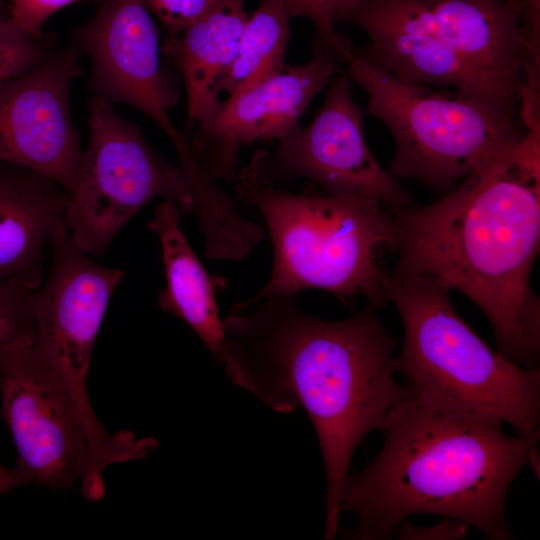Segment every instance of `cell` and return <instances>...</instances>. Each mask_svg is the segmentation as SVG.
Returning a JSON list of instances; mask_svg holds the SVG:
<instances>
[{
	"label": "cell",
	"mask_w": 540,
	"mask_h": 540,
	"mask_svg": "<svg viewBox=\"0 0 540 540\" xmlns=\"http://www.w3.org/2000/svg\"><path fill=\"white\" fill-rule=\"evenodd\" d=\"M369 303L337 321L302 311L293 297L233 306L223 320L221 363L229 379L268 408H304L324 460L325 539L339 531L338 498L355 450L383 431L404 395L396 379V341Z\"/></svg>",
	"instance_id": "obj_1"
},
{
	"label": "cell",
	"mask_w": 540,
	"mask_h": 540,
	"mask_svg": "<svg viewBox=\"0 0 540 540\" xmlns=\"http://www.w3.org/2000/svg\"><path fill=\"white\" fill-rule=\"evenodd\" d=\"M515 148L428 205L389 206L399 229L393 272L463 293L489 320L496 350L537 368L540 300L530 278L540 242L539 180L516 165Z\"/></svg>",
	"instance_id": "obj_2"
},
{
	"label": "cell",
	"mask_w": 540,
	"mask_h": 540,
	"mask_svg": "<svg viewBox=\"0 0 540 540\" xmlns=\"http://www.w3.org/2000/svg\"><path fill=\"white\" fill-rule=\"evenodd\" d=\"M403 386L380 451L342 483L339 511L357 518L342 538L390 540L403 519L433 514L462 521L485 539H513L507 493L540 432L508 435L498 419L429 402Z\"/></svg>",
	"instance_id": "obj_3"
},
{
	"label": "cell",
	"mask_w": 540,
	"mask_h": 540,
	"mask_svg": "<svg viewBox=\"0 0 540 540\" xmlns=\"http://www.w3.org/2000/svg\"><path fill=\"white\" fill-rule=\"evenodd\" d=\"M234 188L261 213L274 254L268 281L246 301L307 289L327 291L344 304L357 296L378 307L388 301L383 258L399 246L389 206L326 192L292 193L239 171Z\"/></svg>",
	"instance_id": "obj_4"
},
{
	"label": "cell",
	"mask_w": 540,
	"mask_h": 540,
	"mask_svg": "<svg viewBox=\"0 0 540 540\" xmlns=\"http://www.w3.org/2000/svg\"><path fill=\"white\" fill-rule=\"evenodd\" d=\"M450 292L425 276L390 274L387 299L404 327L395 358L403 384L429 402L498 419L517 435L540 432V367H521L489 347Z\"/></svg>",
	"instance_id": "obj_5"
},
{
	"label": "cell",
	"mask_w": 540,
	"mask_h": 540,
	"mask_svg": "<svg viewBox=\"0 0 540 540\" xmlns=\"http://www.w3.org/2000/svg\"><path fill=\"white\" fill-rule=\"evenodd\" d=\"M347 75L368 96L366 112L389 129V171L445 193L470 173L515 148L528 129L453 90L401 80L355 50Z\"/></svg>",
	"instance_id": "obj_6"
},
{
	"label": "cell",
	"mask_w": 540,
	"mask_h": 540,
	"mask_svg": "<svg viewBox=\"0 0 540 540\" xmlns=\"http://www.w3.org/2000/svg\"><path fill=\"white\" fill-rule=\"evenodd\" d=\"M51 260L34 289V349L53 367L69 392L87 438L88 473L100 477L114 464L133 460L139 440L131 431L109 432L91 405L87 378L94 345L110 299L125 277L122 269L93 261L72 240L63 216L49 234Z\"/></svg>",
	"instance_id": "obj_7"
},
{
	"label": "cell",
	"mask_w": 540,
	"mask_h": 540,
	"mask_svg": "<svg viewBox=\"0 0 540 540\" xmlns=\"http://www.w3.org/2000/svg\"><path fill=\"white\" fill-rule=\"evenodd\" d=\"M88 113L89 143L63 218L74 243L99 257L152 199L171 201L184 213L193 212L194 202L180 166L164 160L111 102L94 95Z\"/></svg>",
	"instance_id": "obj_8"
},
{
	"label": "cell",
	"mask_w": 540,
	"mask_h": 540,
	"mask_svg": "<svg viewBox=\"0 0 540 540\" xmlns=\"http://www.w3.org/2000/svg\"><path fill=\"white\" fill-rule=\"evenodd\" d=\"M366 109L359 106L347 74L337 73L312 122L297 126L272 151L258 150L239 172L277 187L306 178L324 192L409 206L413 197L369 149L363 132Z\"/></svg>",
	"instance_id": "obj_9"
},
{
	"label": "cell",
	"mask_w": 540,
	"mask_h": 540,
	"mask_svg": "<svg viewBox=\"0 0 540 540\" xmlns=\"http://www.w3.org/2000/svg\"><path fill=\"white\" fill-rule=\"evenodd\" d=\"M2 416L30 484L67 490L84 479L89 446L76 406L53 367L34 349L0 350Z\"/></svg>",
	"instance_id": "obj_10"
},
{
	"label": "cell",
	"mask_w": 540,
	"mask_h": 540,
	"mask_svg": "<svg viewBox=\"0 0 540 540\" xmlns=\"http://www.w3.org/2000/svg\"><path fill=\"white\" fill-rule=\"evenodd\" d=\"M480 74L520 114L539 88V11L516 0H385Z\"/></svg>",
	"instance_id": "obj_11"
},
{
	"label": "cell",
	"mask_w": 540,
	"mask_h": 540,
	"mask_svg": "<svg viewBox=\"0 0 540 540\" xmlns=\"http://www.w3.org/2000/svg\"><path fill=\"white\" fill-rule=\"evenodd\" d=\"M312 58L285 67L256 87L219 100L189 137L192 155L212 180L235 182L239 154L257 141L280 140L299 126L312 99L340 72L347 59L314 35Z\"/></svg>",
	"instance_id": "obj_12"
},
{
	"label": "cell",
	"mask_w": 540,
	"mask_h": 540,
	"mask_svg": "<svg viewBox=\"0 0 540 540\" xmlns=\"http://www.w3.org/2000/svg\"><path fill=\"white\" fill-rule=\"evenodd\" d=\"M81 52L77 44L52 51L27 72L0 83V161L49 177L70 197L83 154L70 107Z\"/></svg>",
	"instance_id": "obj_13"
},
{
	"label": "cell",
	"mask_w": 540,
	"mask_h": 540,
	"mask_svg": "<svg viewBox=\"0 0 540 540\" xmlns=\"http://www.w3.org/2000/svg\"><path fill=\"white\" fill-rule=\"evenodd\" d=\"M76 44L91 62L95 96L146 114L166 134L177 155L190 149L170 110L178 90L162 67L159 32L145 0H102L76 32Z\"/></svg>",
	"instance_id": "obj_14"
},
{
	"label": "cell",
	"mask_w": 540,
	"mask_h": 540,
	"mask_svg": "<svg viewBox=\"0 0 540 540\" xmlns=\"http://www.w3.org/2000/svg\"><path fill=\"white\" fill-rule=\"evenodd\" d=\"M341 21L369 37L365 57L403 81L453 90L520 119L503 97L469 64L385 0H358Z\"/></svg>",
	"instance_id": "obj_15"
},
{
	"label": "cell",
	"mask_w": 540,
	"mask_h": 540,
	"mask_svg": "<svg viewBox=\"0 0 540 540\" xmlns=\"http://www.w3.org/2000/svg\"><path fill=\"white\" fill-rule=\"evenodd\" d=\"M69 199L49 177L0 161V277L31 289L42 283L49 234Z\"/></svg>",
	"instance_id": "obj_16"
},
{
	"label": "cell",
	"mask_w": 540,
	"mask_h": 540,
	"mask_svg": "<svg viewBox=\"0 0 540 540\" xmlns=\"http://www.w3.org/2000/svg\"><path fill=\"white\" fill-rule=\"evenodd\" d=\"M245 1L214 0L198 20L163 41L161 51L180 71L186 88L188 139L220 100V82L236 58L249 17Z\"/></svg>",
	"instance_id": "obj_17"
},
{
	"label": "cell",
	"mask_w": 540,
	"mask_h": 540,
	"mask_svg": "<svg viewBox=\"0 0 540 540\" xmlns=\"http://www.w3.org/2000/svg\"><path fill=\"white\" fill-rule=\"evenodd\" d=\"M178 206L164 200L155 209L148 229L159 239L166 284L158 293L159 307L182 319L221 363L223 320L212 280L188 243Z\"/></svg>",
	"instance_id": "obj_18"
},
{
	"label": "cell",
	"mask_w": 540,
	"mask_h": 540,
	"mask_svg": "<svg viewBox=\"0 0 540 540\" xmlns=\"http://www.w3.org/2000/svg\"><path fill=\"white\" fill-rule=\"evenodd\" d=\"M289 17L283 0H261L248 17L236 58L220 82V99L222 94H242L284 70Z\"/></svg>",
	"instance_id": "obj_19"
},
{
	"label": "cell",
	"mask_w": 540,
	"mask_h": 540,
	"mask_svg": "<svg viewBox=\"0 0 540 540\" xmlns=\"http://www.w3.org/2000/svg\"><path fill=\"white\" fill-rule=\"evenodd\" d=\"M34 338V289L0 277V350L31 345Z\"/></svg>",
	"instance_id": "obj_20"
},
{
	"label": "cell",
	"mask_w": 540,
	"mask_h": 540,
	"mask_svg": "<svg viewBox=\"0 0 540 540\" xmlns=\"http://www.w3.org/2000/svg\"><path fill=\"white\" fill-rule=\"evenodd\" d=\"M52 36L35 38L0 15V83L15 78L52 52Z\"/></svg>",
	"instance_id": "obj_21"
},
{
	"label": "cell",
	"mask_w": 540,
	"mask_h": 540,
	"mask_svg": "<svg viewBox=\"0 0 540 540\" xmlns=\"http://www.w3.org/2000/svg\"><path fill=\"white\" fill-rule=\"evenodd\" d=\"M290 17H305L315 25V34L350 55L354 48L350 41L334 29L358 0H283Z\"/></svg>",
	"instance_id": "obj_22"
},
{
	"label": "cell",
	"mask_w": 540,
	"mask_h": 540,
	"mask_svg": "<svg viewBox=\"0 0 540 540\" xmlns=\"http://www.w3.org/2000/svg\"><path fill=\"white\" fill-rule=\"evenodd\" d=\"M214 0H145L168 35L177 34L198 20Z\"/></svg>",
	"instance_id": "obj_23"
},
{
	"label": "cell",
	"mask_w": 540,
	"mask_h": 540,
	"mask_svg": "<svg viewBox=\"0 0 540 540\" xmlns=\"http://www.w3.org/2000/svg\"><path fill=\"white\" fill-rule=\"evenodd\" d=\"M78 1L81 0H11L9 18L30 36L40 38L45 35L44 24L53 14Z\"/></svg>",
	"instance_id": "obj_24"
},
{
	"label": "cell",
	"mask_w": 540,
	"mask_h": 540,
	"mask_svg": "<svg viewBox=\"0 0 540 540\" xmlns=\"http://www.w3.org/2000/svg\"><path fill=\"white\" fill-rule=\"evenodd\" d=\"M468 527L448 517L429 527L412 524L405 518L396 525L393 536L399 540H459L466 537Z\"/></svg>",
	"instance_id": "obj_25"
},
{
	"label": "cell",
	"mask_w": 540,
	"mask_h": 540,
	"mask_svg": "<svg viewBox=\"0 0 540 540\" xmlns=\"http://www.w3.org/2000/svg\"><path fill=\"white\" fill-rule=\"evenodd\" d=\"M27 484H30L27 476L17 466L7 468L0 463V496Z\"/></svg>",
	"instance_id": "obj_26"
},
{
	"label": "cell",
	"mask_w": 540,
	"mask_h": 540,
	"mask_svg": "<svg viewBox=\"0 0 540 540\" xmlns=\"http://www.w3.org/2000/svg\"><path fill=\"white\" fill-rule=\"evenodd\" d=\"M525 466H528L537 479L540 477V453L537 442L532 444L526 455Z\"/></svg>",
	"instance_id": "obj_27"
},
{
	"label": "cell",
	"mask_w": 540,
	"mask_h": 540,
	"mask_svg": "<svg viewBox=\"0 0 540 540\" xmlns=\"http://www.w3.org/2000/svg\"><path fill=\"white\" fill-rule=\"evenodd\" d=\"M516 1L524 4L525 6L533 10H536V11L540 10V0H516Z\"/></svg>",
	"instance_id": "obj_28"
}]
</instances>
